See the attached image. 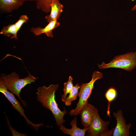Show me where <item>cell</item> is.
Listing matches in <instances>:
<instances>
[{"mask_svg":"<svg viewBox=\"0 0 136 136\" xmlns=\"http://www.w3.org/2000/svg\"><path fill=\"white\" fill-rule=\"evenodd\" d=\"M59 87L58 84H51L47 87L44 85L37 88L36 94L37 100L43 107L51 112L57 125L60 126L65 122L64 117L67 112L65 109L61 111L55 99V93Z\"/></svg>","mask_w":136,"mask_h":136,"instance_id":"cell-1","label":"cell"},{"mask_svg":"<svg viewBox=\"0 0 136 136\" xmlns=\"http://www.w3.org/2000/svg\"><path fill=\"white\" fill-rule=\"evenodd\" d=\"M38 78L29 73L28 75L23 78H20L19 76L15 72L0 78L8 90L18 97L23 105L26 106V102L22 99L20 93L22 89L27 85L34 82Z\"/></svg>","mask_w":136,"mask_h":136,"instance_id":"cell-2","label":"cell"},{"mask_svg":"<svg viewBox=\"0 0 136 136\" xmlns=\"http://www.w3.org/2000/svg\"><path fill=\"white\" fill-rule=\"evenodd\" d=\"M103 77L101 73L96 71L93 73L91 80L89 82L81 84L78 95L79 97L78 102L76 108L70 111L69 112L70 115L76 116L80 114L81 110L88 102V99L92 92L95 82Z\"/></svg>","mask_w":136,"mask_h":136,"instance_id":"cell-3","label":"cell"},{"mask_svg":"<svg viewBox=\"0 0 136 136\" xmlns=\"http://www.w3.org/2000/svg\"><path fill=\"white\" fill-rule=\"evenodd\" d=\"M100 69L110 68H120L131 71L136 67V52H128L117 56L108 63L103 62L101 65L98 64Z\"/></svg>","mask_w":136,"mask_h":136,"instance_id":"cell-4","label":"cell"},{"mask_svg":"<svg viewBox=\"0 0 136 136\" xmlns=\"http://www.w3.org/2000/svg\"><path fill=\"white\" fill-rule=\"evenodd\" d=\"M109 121H105L100 118L97 109L95 107L93 117L87 131L90 136H110L113 135V129L108 130Z\"/></svg>","mask_w":136,"mask_h":136,"instance_id":"cell-5","label":"cell"},{"mask_svg":"<svg viewBox=\"0 0 136 136\" xmlns=\"http://www.w3.org/2000/svg\"><path fill=\"white\" fill-rule=\"evenodd\" d=\"M4 84L2 80H0V92L3 94L7 98L12 104L14 109L18 111L25 119L26 123L28 125H31L36 130L41 126L44 125L42 123L35 124L31 121L27 117L24 113V110L20 103L16 99L12 93L10 92Z\"/></svg>","mask_w":136,"mask_h":136,"instance_id":"cell-6","label":"cell"},{"mask_svg":"<svg viewBox=\"0 0 136 136\" xmlns=\"http://www.w3.org/2000/svg\"><path fill=\"white\" fill-rule=\"evenodd\" d=\"M113 115L116 118V126L113 129V136H128L131 133L129 131L131 127L130 123L125 124V120L124 118L121 110H118L117 113L114 112Z\"/></svg>","mask_w":136,"mask_h":136,"instance_id":"cell-7","label":"cell"},{"mask_svg":"<svg viewBox=\"0 0 136 136\" xmlns=\"http://www.w3.org/2000/svg\"><path fill=\"white\" fill-rule=\"evenodd\" d=\"M95 107L88 102L81 110L80 114L83 126L89 127L93 116Z\"/></svg>","mask_w":136,"mask_h":136,"instance_id":"cell-8","label":"cell"},{"mask_svg":"<svg viewBox=\"0 0 136 136\" xmlns=\"http://www.w3.org/2000/svg\"><path fill=\"white\" fill-rule=\"evenodd\" d=\"M60 25L57 20L51 21L44 27H32L30 29V31L36 36H39L45 33L48 37H53V31Z\"/></svg>","mask_w":136,"mask_h":136,"instance_id":"cell-9","label":"cell"},{"mask_svg":"<svg viewBox=\"0 0 136 136\" xmlns=\"http://www.w3.org/2000/svg\"><path fill=\"white\" fill-rule=\"evenodd\" d=\"M77 117H76L72 120L70 123L72 126L71 128H67L63 125L59 126V128L61 131L64 134H69L71 136H84L86 132L88 130L89 127L81 129L77 127Z\"/></svg>","mask_w":136,"mask_h":136,"instance_id":"cell-10","label":"cell"},{"mask_svg":"<svg viewBox=\"0 0 136 136\" xmlns=\"http://www.w3.org/2000/svg\"><path fill=\"white\" fill-rule=\"evenodd\" d=\"M50 13L45 17V19L48 23L53 20H57L63 11V5L59 0H53L51 5Z\"/></svg>","mask_w":136,"mask_h":136,"instance_id":"cell-11","label":"cell"},{"mask_svg":"<svg viewBox=\"0 0 136 136\" xmlns=\"http://www.w3.org/2000/svg\"><path fill=\"white\" fill-rule=\"evenodd\" d=\"M24 2L21 0H0L1 11L3 13L11 12L19 8Z\"/></svg>","mask_w":136,"mask_h":136,"instance_id":"cell-12","label":"cell"},{"mask_svg":"<svg viewBox=\"0 0 136 136\" xmlns=\"http://www.w3.org/2000/svg\"><path fill=\"white\" fill-rule=\"evenodd\" d=\"M17 33L14 24L4 26L1 30L0 33L4 36L10 37L11 39H18Z\"/></svg>","mask_w":136,"mask_h":136,"instance_id":"cell-13","label":"cell"},{"mask_svg":"<svg viewBox=\"0 0 136 136\" xmlns=\"http://www.w3.org/2000/svg\"><path fill=\"white\" fill-rule=\"evenodd\" d=\"M117 95V93L116 89L113 87L109 88L105 93V96L108 102L107 114V116L110 117V104L116 98Z\"/></svg>","mask_w":136,"mask_h":136,"instance_id":"cell-14","label":"cell"},{"mask_svg":"<svg viewBox=\"0 0 136 136\" xmlns=\"http://www.w3.org/2000/svg\"><path fill=\"white\" fill-rule=\"evenodd\" d=\"M80 86L78 83L77 84L74 86L69 93L68 96L66 99L64 103L65 106H70L71 105L72 102L76 99L78 95Z\"/></svg>","mask_w":136,"mask_h":136,"instance_id":"cell-15","label":"cell"},{"mask_svg":"<svg viewBox=\"0 0 136 136\" xmlns=\"http://www.w3.org/2000/svg\"><path fill=\"white\" fill-rule=\"evenodd\" d=\"M53 0H37L36 1L37 8L47 13L50 12V5Z\"/></svg>","mask_w":136,"mask_h":136,"instance_id":"cell-16","label":"cell"},{"mask_svg":"<svg viewBox=\"0 0 136 136\" xmlns=\"http://www.w3.org/2000/svg\"><path fill=\"white\" fill-rule=\"evenodd\" d=\"M74 86L73 78L71 76H70L68 81L64 83V93L61 96V100L64 103L67 95L69 93Z\"/></svg>","mask_w":136,"mask_h":136,"instance_id":"cell-17","label":"cell"},{"mask_svg":"<svg viewBox=\"0 0 136 136\" xmlns=\"http://www.w3.org/2000/svg\"><path fill=\"white\" fill-rule=\"evenodd\" d=\"M28 20V18L27 15H23L20 16L18 20L14 23L17 32L23 25L24 23H27Z\"/></svg>","mask_w":136,"mask_h":136,"instance_id":"cell-18","label":"cell"},{"mask_svg":"<svg viewBox=\"0 0 136 136\" xmlns=\"http://www.w3.org/2000/svg\"><path fill=\"white\" fill-rule=\"evenodd\" d=\"M131 10L132 11L136 10V4L135 5L131 8Z\"/></svg>","mask_w":136,"mask_h":136,"instance_id":"cell-19","label":"cell"},{"mask_svg":"<svg viewBox=\"0 0 136 136\" xmlns=\"http://www.w3.org/2000/svg\"><path fill=\"white\" fill-rule=\"evenodd\" d=\"M21 0L24 2H25L26 1H36L37 0Z\"/></svg>","mask_w":136,"mask_h":136,"instance_id":"cell-20","label":"cell"}]
</instances>
